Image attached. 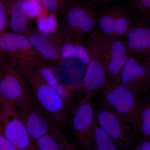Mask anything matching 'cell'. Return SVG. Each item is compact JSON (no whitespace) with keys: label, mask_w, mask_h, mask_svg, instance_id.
Segmentation results:
<instances>
[{"label":"cell","mask_w":150,"mask_h":150,"mask_svg":"<svg viewBox=\"0 0 150 150\" xmlns=\"http://www.w3.org/2000/svg\"><path fill=\"white\" fill-rule=\"evenodd\" d=\"M102 96V104L131 124L143 103L141 94L121 83L113 88H103Z\"/></svg>","instance_id":"8992f818"},{"label":"cell","mask_w":150,"mask_h":150,"mask_svg":"<svg viewBox=\"0 0 150 150\" xmlns=\"http://www.w3.org/2000/svg\"><path fill=\"white\" fill-rule=\"evenodd\" d=\"M4 54L3 53L2 51H1V48H0V60H1L2 58H3V57L4 56Z\"/></svg>","instance_id":"1f68e13d"},{"label":"cell","mask_w":150,"mask_h":150,"mask_svg":"<svg viewBox=\"0 0 150 150\" xmlns=\"http://www.w3.org/2000/svg\"><path fill=\"white\" fill-rule=\"evenodd\" d=\"M0 150H18L0 133Z\"/></svg>","instance_id":"f546056e"},{"label":"cell","mask_w":150,"mask_h":150,"mask_svg":"<svg viewBox=\"0 0 150 150\" xmlns=\"http://www.w3.org/2000/svg\"><path fill=\"white\" fill-rule=\"evenodd\" d=\"M8 27V17L4 0H0V33L6 32Z\"/></svg>","instance_id":"4316f807"},{"label":"cell","mask_w":150,"mask_h":150,"mask_svg":"<svg viewBox=\"0 0 150 150\" xmlns=\"http://www.w3.org/2000/svg\"><path fill=\"white\" fill-rule=\"evenodd\" d=\"M43 8L53 12L60 13L64 5L65 0H37Z\"/></svg>","instance_id":"d4e9b609"},{"label":"cell","mask_w":150,"mask_h":150,"mask_svg":"<svg viewBox=\"0 0 150 150\" xmlns=\"http://www.w3.org/2000/svg\"><path fill=\"white\" fill-rule=\"evenodd\" d=\"M121 83L138 93H147L150 88V59L131 56L121 75Z\"/></svg>","instance_id":"7c38bea8"},{"label":"cell","mask_w":150,"mask_h":150,"mask_svg":"<svg viewBox=\"0 0 150 150\" xmlns=\"http://www.w3.org/2000/svg\"><path fill=\"white\" fill-rule=\"evenodd\" d=\"M35 101L54 120L58 128L67 124L69 107L56 91L48 85L35 67L21 64Z\"/></svg>","instance_id":"7a4b0ae2"},{"label":"cell","mask_w":150,"mask_h":150,"mask_svg":"<svg viewBox=\"0 0 150 150\" xmlns=\"http://www.w3.org/2000/svg\"><path fill=\"white\" fill-rule=\"evenodd\" d=\"M1 98H0V108H1Z\"/></svg>","instance_id":"836d02e7"},{"label":"cell","mask_w":150,"mask_h":150,"mask_svg":"<svg viewBox=\"0 0 150 150\" xmlns=\"http://www.w3.org/2000/svg\"><path fill=\"white\" fill-rule=\"evenodd\" d=\"M66 41L62 47L61 56L64 59L75 58L76 51V42L78 39H74V41H71L70 38L66 36Z\"/></svg>","instance_id":"cb8c5ba5"},{"label":"cell","mask_w":150,"mask_h":150,"mask_svg":"<svg viewBox=\"0 0 150 150\" xmlns=\"http://www.w3.org/2000/svg\"><path fill=\"white\" fill-rule=\"evenodd\" d=\"M89 62L83 81L86 94L92 97L105 84V43L99 33L95 30L89 35L86 46Z\"/></svg>","instance_id":"277c9868"},{"label":"cell","mask_w":150,"mask_h":150,"mask_svg":"<svg viewBox=\"0 0 150 150\" xmlns=\"http://www.w3.org/2000/svg\"><path fill=\"white\" fill-rule=\"evenodd\" d=\"M34 67L48 85L60 96L69 108L71 105L74 95L73 91L59 82L52 68L45 63Z\"/></svg>","instance_id":"e0dca14e"},{"label":"cell","mask_w":150,"mask_h":150,"mask_svg":"<svg viewBox=\"0 0 150 150\" xmlns=\"http://www.w3.org/2000/svg\"><path fill=\"white\" fill-rule=\"evenodd\" d=\"M36 25L38 31L49 35L55 33L59 29L58 20L54 13L38 17Z\"/></svg>","instance_id":"44dd1931"},{"label":"cell","mask_w":150,"mask_h":150,"mask_svg":"<svg viewBox=\"0 0 150 150\" xmlns=\"http://www.w3.org/2000/svg\"><path fill=\"white\" fill-rule=\"evenodd\" d=\"M131 125L137 137L150 138V103H143Z\"/></svg>","instance_id":"ac0fdd59"},{"label":"cell","mask_w":150,"mask_h":150,"mask_svg":"<svg viewBox=\"0 0 150 150\" xmlns=\"http://www.w3.org/2000/svg\"><path fill=\"white\" fill-rule=\"evenodd\" d=\"M124 41L128 54L131 56L144 59L150 58L149 24L138 23L129 30Z\"/></svg>","instance_id":"9a60e30c"},{"label":"cell","mask_w":150,"mask_h":150,"mask_svg":"<svg viewBox=\"0 0 150 150\" xmlns=\"http://www.w3.org/2000/svg\"><path fill=\"white\" fill-rule=\"evenodd\" d=\"M128 4L134 24H150V0H129Z\"/></svg>","instance_id":"ffe728a7"},{"label":"cell","mask_w":150,"mask_h":150,"mask_svg":"<svg viewBox=\"0 0 150 150\" xmlns=\"http://www.w3.org/2000/svg\"><path fill=\"white\" fill-rule=\"evenodd\" d=\"M0 133L18 150H32L33 143L16 108L1 101Z\"/></svg>","instance_id":"ba28073f"},{"label":"cell","mask_w":150,"mask_h":150,"mask_svg":"<svg viewBox=\"0 0 150 150\" xmlns=\"http://www.w3.org/2000/svg\"><path fill=\"white\" fill-rule=\"evenodd\" d=\"M33 142L58 128L49 115L36 105L17 109Z\"/></svg>","instance_id":"4fadbf2b"},{"label":"cell","mask_w":150,"mask_h":150,"mask_svg":"<svg viewBox=\"0 0 150 150\" xmlns=\"http://www.w3.org/2000/svg\"><path fill=\"white\" fill-rule=\"evenodd\" d=\"M86 1H88L90 2L93 3V2H96L99 4H105L106 3L109 2L111 1L112 0H86Z\"/></svg>","instance_id":"4dcf8cb0"},{"label":"cell","mask_w":150,"mask_h":150,"mask_svg":"<svg viewBox=\"0 0 150 150\" xmlns=\"http://www.w3.org/2000/svg\"><path fill=\"white\" fill-rule=\"evenodd\" d=\"M93 150H118V147L107 132L94 121L92 134Z\"/></svg>","instance_id":"d6986e66"},{"label":"cell","mask_w":150,"mask_h":150,"mask_svg":"<svg viewBox=\"0 0 150 150\" xmlns=\"http://www.w3.org/2000/svg\"><path fill=\"white\" fill-rule=\"evenodd\" d=\"M24 35L46 61L57 60L61 56L63 46L62 41L65 35L59 28L55 33L50 35L29 29Z\"/></svg>","instance_id":"5bb4252c"},{"label":"cell","mask_w":150,"mask_h":150,"mask_svg":"<svg viewBox=\"0 0 150 150\" xmlns=\"http://www.w3.org/2000/svg\"><path fill=\"white\" fill-rule=\"evenodd\" d=\"M33 144L39 150H63L61 143L54 131L35 140Z\"/></svg>","instance_id":"7402d4cb"},{"label":"cell","mask_w":150,"mask_h":150,"mask_svg":"<svg viewBox=\"0 0 150 150\" xmlns=\"http://www.w3.org/2000/svg\"><path fill=\"white\" fill-rule=\"evenodd\" d=\"M103 40L105 43L104 66L106 74L104 88H112L121 84L122 71L131 56L122 39Z\"/></svg>","instance_id":"8fae6325"},{"label":"cell","mask_w":150,"mask_h":150,"mask_svg":"<svg viewBox=\"0 0 150 150\" xmlns=\"http://www.w3.org/2000/svg\"><path fill=\"white\" fill-rule=\"evenodd\" d=\"M60 13L63 17L59 28L65 36L81 40L96 29L98 11L88 1L67 0Z\"/></svg>","instance_id":"3957f363"},{"label":"cell","mask_w":150,"mask_h":150,"mask_svg":"<svg viewBox=\"0 0 150 150\" xmlns=\"http://www.w3.org/2000/svg\"><path fill=\"white\" fill-rule=\"evenodd\" d=\"M0 98L17 109L38 105L21 65L5 54L0 60Z\"/></svg>","instance_id":"6da1fadb"},{"label":"cell","mask_w":150,"mask_h":150,"mask_svg":"<svg viewBox=\"0 0 150 150\" xmlns=\"http://www.w3.org/2000/svg\"><path fill=\"white\" fill-rule=\"evenodd\" d=\"M129 8L123 6H107L98 11L96 30L103 39H122L134 26Z\"/></svg>","instance_id":"5b68a950"},{"label":"cell","mask_w":150,"mask_h":150,"mask_svg":"<svg viewBox=\"0 0 150 150\" xmlns=\"http://www.w3.org/2000/svg\"><path fill=\"white\" fill-rule=\"evenodd\" d=\"M0 48L5 55L20 64L36 67L46 62L27 37L21 33H0Z\"/></svg>","instance_id":"9c48e42d"},{"label":"cell","mask_w":150,"mask_h":150,"mask_svg":"<svg viewBox=\"0 0 150 150\" xmlns=\"http://www.w3.org/2000/svg\"><path fill=\"white\" fill-rule=\"evenodd\" d=\"M54 133L62 145L63 150H76L74 146L70 143L59 129H56Z\"/></svg>","instance_id":"83f0119b"},{"label":"cell","mask_w":150,"mask_h":150,"mask_svg":"<svg viewBox=\"0 0 150 150\" xmlns=\"http://www.w3.org/2000/svg\"><path fill=\"white\" fill-rule=\"evenodd\" d=\"M91 98L86 95L80 101L71 120L73 134L81 150H93L92 134L95 114Z\"/></svg>","instance_id":"30bf717a"},{"label":"cell","mask_w":150,"mask_h":150,"mask_svg":"<svg viewBox=\"0 0 150 150\" xmlns=\"http://www.w3.org/2000/svg\"><path fill=\"white\" fill-rule=\"evenodd\" d=\"M28 18L38 17L43 12V8L37 0H25Z\"/></svg>","instance_id":"603a6c76"},{"label":"cell","mask_w":150,"mask_h":150,"mask_svg":"<svg viewBox=\"0 0 150 150\" xmlns=\"http://www.w3.org/2000/svg\"><path fill=\"white\" fill-rule=\"evenodd\" d=\"M95 114L98 124L109 134L119 149H134L137 144L136 134L122 117L102 103L95 110Z\"/></svg>","instance_id":"52a82bcc"},{"label":"cell","mask_w":150,"mask_h":150,"mask_svg":"<svg viewBox=\"0 0 150 150\" xmlns=\"http://www.w3.org/2000/svg\"><path fill=\"white\" fill-rule=\"evenodd\" d=\"M8 27L13 32L25 35L29 30L25 0H4Z\"/></svg>","instance_id":"2e32d148"},{"label":"cell","mask_w":150,"mask_h":150,"mask_svg":"<svg viewBox=\"0 0 150 150\" xmlns=\"http://www.w3.org/2000/svg\"><path fill=\"white\" fill-rule=\"evenodd\" d=\"M133 150H150V138L144 137L140 139Z\"/></svg>","instance_id":"f1b7e54d"},{"label":"cell","mask_w":150,"mask_h":150,"mask_svg":"<svg viewBox=\"0 0 150 150\" xmlns=\"http://www.w3.org/2000/svg\"><path fill=\"white\" fill-rule=\"evenodd\" d=\"M32 150H39L38 149H37V148H36V147L35 146V145L33 144V148Z\"/></svg>","instance_id":"d6a6232c"},{"label":"cell","mask_w":150,"mask_h":150,"mask_svg":"<svg viewBox=\"0 0 150 150\" xmlns=\"http://www.w3.org/2000/svg\"><path fill=\"white\" fill-rule=\"evenodd\" d=\"M75 58L77 59L84 65H88L89 59L86 46L81 43L80 39H78L76 42V51Z\"/></svg>","instance_id":"484cf974"}]
</instances>
